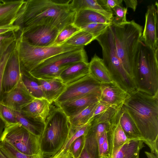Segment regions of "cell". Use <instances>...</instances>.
Here are the masks:
<instances>
[{"label": "cell", "mask_w": 158, "mask_h": 158, "mask_svg": "<svg viewBox=\"0 0 158 158\" xmlns=\"http://www.w3.org/2000/svg\"><path fill=\"white\" fill-rule=\"evenodd\" d=\"M72 0H25L20 16L14 24L19 26L22 34L39 25H48L59 31L74 23L76 12L71 5Z\"/></svg>", "instance_id": "1"}, {"label": "cell", "mask_w": 158, "mask_h": 158, "mask_svg": "<svg viewBox=\"0 0 158 158\" xmlns=\"http://www.w3.org/2000/svg\"><path fill=\"white\" fill-rule=\"evenodd\" d=\"M123 107L135 122L144 143L158 157V95L136 90L129 94Z\"/></svg>", "instance_id": "2"}, {"label": "cell", "mask_w": 158, "mask_h": 158, "mask_svg": "<svg viewBox=\"0 0 158 158\" xmlns=\"http://www.w3.org/2000/svg\"><path fill=\"white\" fill-rule=\"evenodd\" d=\"M110 28L118 56L125 69L134 80V65L143 27L132 20L119 25H111Z\"/></svg>", "instance_id": "3"}, {"label": "cell", "mask_w": 158, "mask_h": 158, "mask_svg": "<svg viewBox=\"0 0 158 158\" xmlns=\"http://www.w3.org/2000/svg\"><path fill=\"white\" fill-rule=\"evenodd\" d=\"M158 49L153 50L140 41L134 69L136 90L158 95Z\"/></svg>", "instance_id": "4"}, {"label": "cell", "mask_w": 158, "mask_h": 158, "mask_svg": "<svg viewBox=\"0 0 158 158\" xmlns=\"http://www.w3.org/2000/svg\"><path fill=\"white\" fill-rule=\"evenodd\" d=\"M55 104L56 106L51 104L41 136V151L48 156L60 150L66 141L70 127L69 118Z\"/></svg>", "instance_id": "5"}, {"label": "cell", "mask_w": 158, "mask_h": 158, "mask_svg": "<svg viewBox=\"0 0 158 158\" xmlns=\"http://www.w3.org/2000/svg\"><path fill=\"white\" fill-rule=\"evenodd\" d=\"M95 40L102 48V59L113 80L129 94L135 91L134 81L125 69L118 55L110 26Z\"/></svg>", "instance_id": "6"}, {"label": "cell", "mask_w": 158, "mask_h": 158, "mask_svg": "<svg viewBox=\"0 0 158 158\" xmlns=\"http://www.w3.org/2000/svg\"><path fill=\"white\" fill-rule=\"evenodd\" d=\"M16 41L22 69L28 73L42 62L52 56L84 48V46L65 44L59 46H36L25 41L19 34Z\"/></svg>", "instance_id": "7"}, {"label": "cell", "mask_w": 158, "mask_h": 158, "mask_svg": "<svg viewBox=\"0 0 158 158\" xmlns=\"http://www.w3.org/2000/svg\"><path fill=\"white\" fill-rule=\"evenodd\" d=\"M80 61L88 62L87 54L84 48L52 56L42 62L29 73L37 79L59 78L62 72L69 66Z\"/></svg>", "instance_id": "8"}, {"label": "cell", "mask_w": 158, "mask_h": 158, "mask_svg": "<svg viewBox=\"0 0 158 158\" xmlns=\"http://www.w3.org/2000/svg\"><path fill=\"white\" fill-rule=\"evenodd\" d=\"M41 136L30 132L20 124L5 127L0 139L23 154L32 155L42 152Z\"/></svg>", "instance_id": "9"}, {"label": "cell", "mask_w": 158, "mask_h": 158, "mask_svg": "<svg viewBox=\"0 0 158 158\" xmlns=\"http://www.w3.org/2000/svg\"><path fill=\"white\" fill-rule=\"evenodd\" d=\"M102 84L89 74L83 78L67 85L65 90L54 102L58 104L100 92Z\"/></svg>", "instance_id": "10"}, {"label": "cell", "mask_w": 158, "mask_h": 158, "mask_svg": "<svg viewBox=\"0 0 158 158\" xmlns=\"http://www.w3.org/2000/svg\"><path fill=\"white\" fill-rule=\"evenodd\" d=\"M56 28L48 25H39L31 27L19 35L25 41L39 47L52 46L59 32Z\"/></svg>", "instance_id": "11"}, {"label": "cell", "mask_w": 158, "mask_h": 158, "mask_svg": "<svg viewBox=\"0 0 158 158\" xmlns=\"http://www.w3.org/2000/svg\"><path fill=\"white\" fill-rule=\"evenodd\" d=\"M22 73V69L16 41L3 73L1 95L10 91L17 85L21 78Z\"/></svg>", "instance_id": "12"}, {"label": "cell", "mask_w": 158, "mask_h": 158, "mask_svg": "<svg viewBox=\"0 0 158 158\" xmlns=\"http://www.w3.org/2000/svg\"><path fill=\"white\" fill-rule=\"evenodd\" d=\"M158 3L148 6L142 39L146 46L153 50L158 49Z\"/></svg>", "instance_id": "13"}, {"label": "cell", "mask_w": 158, "mask_h": 158, "mask_svg": "<svg viewBox=\"0 0 158 158\" xmlns=\"http://www.w3.org/2000/svg\"><path fill=\"white\" fill-rule=\"evenodd\" d=\"M35 98L27 91L21 78L13 89L1 95L0 104L15 111L20 112L24 107Z\"/></svg>", "instance_id": "14"}, {"label": "cell", "mask_w": 158, "mask_h": 158, "mask_svg": "<svg viewBox=\"0 0 158 158\" xmlns=\"http://www.w3.org/2000/svg\"><path fill=\"white\" fill-rule=\"evenodd\" d=\"M129 94L114 81L109 83H102L100 101L110 106L120 108Z\"/></svg>", "instance_id": "15"}, {"label": "cell", "mask_w": 158, "mask_h": 158, "mask_svg": "<svg viewBox=\"0 0 158 158\" xmlns=\"http://www.w3.org/2000/svg\"><path fill=\"white\" fill-rule=\"evenodd\" d=\"M100 96V91L56 104L62 110L68 117H69L76 114L88 106L99 102Z\"/></svg>", "instance_id": "16"}, {"label": "cell", "mask_w": 158, "mask_h": 158, "mask_svg": "<svg viewBox=\"0 0 158 158\" xmlns=\"http://www.w3.org/2000/svg\"><path fill=\"white\" fill-rule=\"evenodd\" d=\"M117 113L112 120L107 132L109 155L111 158H114L120 148L130 140L127 138L120 125Z\"/></svg>", "instance_id": "17"}, {"label": "cell", "mask_w": 158, "mask_h": 158, "mask_svg": "<svg viewBox=\"0 0 158 158\" xmlns=\"http://www.w3.org/2000/svg\"><path fill=\"white\" fill-rule=\"evenodd\" d=\"M51 105L44 98H35L24 107L20 112L25 116L45 123Z\"/></svg>", "instance_id": "18"}, {"label": "cell", "mask_w": 158, "mask_h": 158, "mask_svg": "<svg viewBox=\"0 0 158 158\" xmlns=\"http://www.w3.org/2000/svg\"><path fill=\"white\" fill-rule=\"evenodd\" d=\"M25 0H2L0 5V26L14 24Z\"/></svg>", "instance_id": "19"}, {"label": "cell", "mask_w": 158, "mask_h": 158, "mask_svg": "<svg viewBox=\"0 0 158 158\" xmlns=\"http://www.w3.org/2000/svg\"><path fill=\"white\" fill-rule=\"evenodd\" d=\"M89 74V63L80 61L69 66L62 72L59 78L67 85L83 78Z\"/></svg>", "instance_id": "20"}, {"label": "cell", "mask_w": 158, "mask_h": 158, "mask_svg": "<svg viewBox=\"0 0 158 158\" xmlns=\"http://www.w3.org/2000/svg\"><path fill=\"white\" fill-rule=\"evenodd\" d=\"M37 79L41 87L44 98L51 104L62 94L66 87V85L59 78Z\"/></svg>", "instance_id": "21"}, {"label": "cell", "mask_w": 158, "mask_h": 158, "mask_svg": "<svg viewBox=\"0 0 158 158\" xmlns=\"http://www.w3.org/2000/svg\"><path fill=\"white\" fill-rule=\"evenodd\" d=\"M117 115L120 125L128 139L130 140H142L135 122L123 106L118 110Z\"/></svg>", "instance_id": "22"}, {"label": "cell", "mask_w": 158, "mask_h": 158, "mask_svg": "<svg viewBox=\"0 0 158 158\" xmlns=\"http://www.w3.org/2000/svg\"><path fill=\"white\" fill-rule=\"evenodd\" d=\"M89 63L90 74L101 83H109L114 81L102 60L95 54Z\"/></svg>", "instance_id": "23"}, {"label": "cell", "mask_w": 158, "mask_h": 158, "mask_svg": "<svg viewBox=\"0 0 158 158\" xmlns=\"http://www.w3.org/2000/svg\"><path fill=\"white\" fill-rule=\"evenodd\" d=\"M101 23L111 25V22L101 14L89 9H83L76 12L74 24L80 28L91 23Z\"/></svg>", "instance_id": "24"}, {"label": "cell", "mask_w": 158, "mask_h": 158, "mask_svg": "<svg viewBox=\"0 0 158 158\" xmlns=\"http://www.w3.org/2000/svg\"><path fill=\"white\" fill-rule=\"evenodd\" d=\"M71 3L72 7L76 12L83 9L92 10L102 15L112 23V13L104 9L97 0H72Z\"/></svg>", "instance_id": "25"}, {"label": "cell", "mask_w": 158, "mask_h": 158, "mask_svg": "<svg viewBox=\"0 0 158 158\" xmlns=\"http://www.w3.org/2000/svg\"><path fill=\"white\" fill-rule=\"evenodd\" d=\"M142 140H130L118 150L114 158H136L140 150L144 147Z\"/></svg>", "instance_id": "26"}, {"label": "cell", "mask_w": 158, "mask_h": 158, "mask_svg": "<svg viewBox=\"0 0 158 158\" xmlns=\"http://www.w3.org/2000/svg\"><path fill=\"white\" fill-rule=\"evenodd\" d=\"M18 123L32 134L41 136L45 123L23 115L20 112L15 111Z\"/></svg>", "instance_id": "27"}, {"label": "cell", "mask_w": 158, "mask_h": 158, "mask_svg": "<svg viewBox=\"0 0 158 158\" xmlns=\"http://www.w3.org/2000/svg\"><path fill=\"white\" fill-rule=\"evenodd\" d=\"M98 142L90 129L85 136L84 146L78 158H99Z\"/></svg>", "instance_id": "28"}, {"label": "cell", "mask_w": 158, "mask_h": 158, "mask_svg": "<svg viewBox=\"0 0 158 158\" xmlns=\"http://www.w3.org/2000/svg\"><path fill=\"white\" fill-rule=\"evenodd\" d=\"M21 78L26 89L33 97L35 98H44L42 90L37 79L23 70Z\"/></svg>", "instance_id": "29"}, {"label": "cell", "mask_w": 158, "mask_h": 158, "mask_svg": "<svg viewBox=\"0 0 158 158\" xmlns=\"http://www.w3.org/2000/svg\"><path fill=\"white\" fill-rule=\"evenodd\" d=\"M98 102L88 106L76 115L68 117L70 127L81 126L90 121Z\"/></svg>", "instance_id": "30"}, {"label": "cell", "mask_w": 158, "mask_h": 158, "mask_svg": "<svg viewBox=\"0 0 158 158\" xmlns=\"http://www.w3.org/2000/svg\"><path fill=\"white\" fill-rule=\"evenodd\" d=\"M0 150L7 158H44L48 156L42 152L38 154L32 155L23 154L5 141L0 142Z\"/></svg>", "instance_id": "31"}, {"label": "cell", "mask_w": 158, "mask_h": 158, "mask_svg": "<svg viewBox=\"0 0 158 158\" xmlns=\"http://www.w3.org/2000/svg\"><path fill=\"white\" fill-rule=\"evenodd\" d=\"M91 125V121L80 127H70L66 141L60 150L68 149L72 143L76 139L82 135H86Z\"/></svg>", "instance_id": "32"}, {"label": "cell", "mask_w": 158, "mask_h": 158, "mask_svg": "<svg viewBox=\"0 0 158 158\" xmlns=\"http://www.w3.org/2000/svg\"><path fill=\"white\" fill-rule=\"evenodd\" d=\"M94 40V38L91 34L81 30L73 35L64 44L74 46H84Z\"/></svg>", "instance_id": "33"}, {"label": "cell", "mask_w": 158, "mask_h": 158, "mask_svg": "<svg viewBox=\"0 0 158 158\" xmlns=\"http://www.w3.org/2000/svg\"><path fill=\"white\" fill-rule=\"evenodd\" d=\"M81 30L74 23L66 26L59 32L52 46H59L63 44L66 41Z\"/></svg>", "instance_id": "34"}, {"label": "cell", "mask_w": 158, "mask_h": 158, "mask_svg": "<svg viewBox=\"0 0 158 158\" xmlns=\"http://www.w3.org/2000/svg\"><path fill=\"white\" fill-rule=\"evenodd\" d=\"M14 47L11 46L7 51L0 58V101L1 95L2 81V76L7 62L13 50ZM6 125L1 118L0 114V139Z\"/></svg>", "instance_id": "35"}, {"label": "cell", "mask_w": 158, "mask_h": 158, "mask_svg": "<svg viewBox=\"0 0 158 158\" xmlns=\"http://www.w3.org/2000/svg\"><path fill=\"white\" fill-rule=\"evenodd\" d=\"M18 32L13 31L0 35V58L16 41Z\"/></svg>", "instance_id": "36"}, {"label": "cell", "mask_w": 158, "mask_h": 158, "mask_svg": "<svg viewBox=\"0 0 158 158\" xmlns=\"http://www.w3.org/2000/svg\"><path fill=\"white\" fill-rule=\"evenodd\" d=\"M110 25L101 23H91L80 27L81 30H84L91 34L95 39L102 34Z\"/></svg>", "instance_id": "37"}, {"label": "cell", "mask_w": 158, "mask_h": 158, "mask_svg": "<svg viewBox=\"0 0 158 158\" xmlns=\"http://www.w3.org/2000/svg\"><path fill=\"white\" fill-rule=\"evenodd\" d=\"M127 8L122 7L121 5L115 6L112 10V25H119L126 23V15Z\"/></svg>", "instance_id": "38"}, {"label": "cell", "mask_w": 158, "mask_h": 158, "mask_svg": "<svg viewBox=\"0 0 158 158\" xmlns=\"http://www.w3.org/2000/svg\"><path fill=\"white\" fill-rule=\"evenodd\" d=\"M0 114L6 126L18 123L16 117L15 111L1 104Z\"/></svg>", "instance_id": "39"}, {"label": "cell", "mask_w": 158, "mask_h": 158, "mask_svg": "<svg viewBox=\"0 0 158 158\" xmlns=\"http://www.w3.org/2000/svg\"><path fill=\"white\" fill-rule=\"evenodd\" d=\"M121 107L110 106L102 113L94 118L91 121L94 123H111L112 120Z\"/></svg>", "instance_id": "40"}, {"label": "cell", "mask_w": 158, "mask_h": 158, "mask_svg": "<svg viewBox=\"0 0 158 158\" xmlns=\"http://www.w3.org/2000/svg\"><path fill=\"white\" fill-rule=\"evenodd\" d=\"M86 136L78 138L70 145L69 148L73 158H78L80 156L84 146Z\"/></svg>", "instance_id": "41"}, {"label": "cell", "mask_w": 158, "mask_h": 158, "mask_svg": "<svg viewBox=\"0 0 158 158\" xmlns=\"http://www.w3.org/2000/svg\"><path fill=\"white\" fill-rule=\"evenodd\" d=\"M91 125L90 129L94 133L97 141L99 138L105 132L108 131L111 123H93L91 121Z\"/></svg>", "instance_id": "42"}, {"label": "cell", "mask_w": 158, "mask_h": 158, "mask_svg": "<svg viewBox=\"0 0 158 158\" xmlns=\"http://www.w3.org/2000/svg\"><path fill=\"white\" fill-rule=\"evenodd\" d=\"M99 4L106 11L112 13V10L116 6L121 5L122 0H97Z\"/></svg>", "instance_id": "43"}, {"label": "cell", "mask_w": 158, "mask_h": 158, "mask_svg": "<svg viewBox=\"0 0 158 158\" xmlns=\"http://www.w3.org/2000/svg\"><path fill=\"white\" fill-rule=\"evenodd\" d=\"M110 106L109 105L99 101L94 111L90 121L102 113Z\"/></svg>", "instance_id": "44"}, {"label": "cell", "mask_w": 158, "mask_h": 158, "mask_svg": "<svg viewBox=\"0 0 158 158\" xmlns=\"http://www.w3.org/2000/svg\"><path fill=\"white\" fill-rule=\"evenodd\" d=\"M20 29L19 26L14 24L0 26V35L13 31L18 32Z\"/></svg>", "instance_id": "45"}, {"label": "cell", "mask_w": 158, "mask_h": 158, "mask_svg": "<svg viewBox=\"0 0 158 158\" xmlns=\"http://www.w3.org/2000/svg\"><path fill=\"white\" fill-rule=\"evenodd\" d=\"M49 158H73L69 149L59 150Z\"/></svg>", "instance_id": "46"}, {"label": "cell", "mask_w": 158, "mask_h": 158, "mask_svg": "<svg viewBox=\"0 0 158 158\" xmlns=\"http://www.w3.org/2000/svg\"><path fill=\"white\" fill-rule=\"evenodd\" d=\"M107 132L108 131L106 132L105 133L104 140L102 147V155H109V146L107 139Z\"/></svg>", "instance_id": "47"}, {"label": "cell", "mask_w": 158, "mask_h": 158, "mask_svg": "<svg viewBox=\"0 0 158 158\" xmlns=\"http://www.w3.org/2000/svg\"><path fill=\"white\" fill-rule=\"evenodd\" d=\"M126 8H130L135 11L138 5V1L136 0H124Z\"/></svg>", "instance_id": "48"}, {"label": "cell", "mask_w": 158, "mask_h": 158, "mask_svg": "<svg viewBox=\"0 0 158 158\" xmlns=\"http://www.w3.org/2000/svg\"><path fill=\"white\" fill-rule=\"evenodd\" d=\"M105 132L99 138L98 141V150L99 157L102 155V147L104 140V138Z\"/></svg>", "instance_id": "49"}, {"label": "cell", "mask_w": 158, "mask_h": 158, "mask_svg": "<svg viewBox=\"0 0 158 158\" xmlns=\"http://www.w3.org/2000/svg\"><path fill=\"white\" fill-rule=\"evenodd\" d=\"M144 153L148 158H158V157L153 153L147 151H145Z\"/></svg>", "instance_id": "50"}, {"label": "cell", "mask_w": 158, "mask_h": 158, "mask_svg": "<svg viewBox=\"0 0 158 158\" xmlns=\"http://www.w3.org/2000/svg\"><path fill=\"white\" fill-rule=\"evenodd\" d=\"M99 158H111L109 155H102Z\"/></svg>", "instance_id": "51"}, {"label": "cell", "mask_w": 158, "mask_h": 158, "mask_svg": "<svg viewBox=\"0 0 158 158\" xmlns=\"http://www.w3.org/2000/svg\"><path fill=\"white\" fill-rule=\"evenodd\" d=\"M0 158H7L0 150Z\"/></svg>", "instance_id": "52"}, {"label": "cell", "mask_w": 158, "mask_h": 158, "mask_svg": "<svg viewBox=\"0 0 158 158\" xmlns=\"http://www.w3.org/2000/svg\"><path fill=\"white\" fill-rule=\"evenodd\" d=\"M136 158H139V155H138L136 157Z\"/></svg>", "instance_id": "53"}, {"label": "cell", "mask_w": 158, "mask_h": 158, "mask_svg": "<svg viewBox=\"0 0 158 158\" xmlns=\"http://www.w3.org/2000/svg\"><path fill=\"white\" fill-rule=\"evenodd\" d=\"M2 3V1L0 0V5Z\"/></svg>", "instance_id": "54"}]
</instances>
